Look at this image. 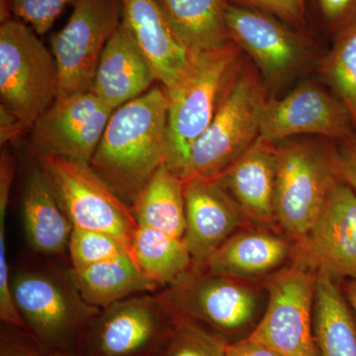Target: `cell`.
Segmentation results:
<instances>
[{
	"label": "cell",
	"instance_id": "7c38bea8",
	"mask_svg": "<svg viewBox=\"0 0 356 356\" xmlns=\"http://www.w3.org/2000/svg\"><path fill=\"white\" fill-rule=\"evenodd\" d=\"M114 110L92 92L56 100L32 129L36 159L58 156L90 165Z\"/></svg>",
	"mask_w": 356,
	"mask_h": 356
},
{
	"label": "cell",
	"instance_id": "30bf717a",
	"mask_svg": "<svg viewBox=\"0 0 356 356\" xmlns=\"http://www.w3.org/2000/svg\"><path fill=\"white\" fill-rule=\"evenodd\" d=\"M123 0H77L67 24L51 38L57 100L92 89L103 51L122 24Z\"/></svg>",
	"mask_w": 356,
	"mask_h": 356
},
{
	"label": "cell",
	"instance_id": "8d00e7d4",
	"mask_svg": "<svg viewBox=\"0 0 356 356\" xmlns=\"http://www.w3.org/2000/svg\"><path fill=\"white\" fill-rule=\"evenodd\" d=\"M343 292L350 303V308L353 309L356 323V280H348L344 286Z\"/></svg>",
	"mask_w": 356,
	"mask_h": 356
},
{
	"label": "cell",
	"instance_id": "2e32d148",
	"mask_svg": "<svg viewBox=\"0 0 356 356\" xmlns=\"http://www.w3.org/2000/svg\"><path fill=\"white\" fill-rule=\"evenodd\" d=\"M184 181L186 226L182 238L193 267L201 268L248 220L216 180L194 177Z\"/></svg>",
	"mask_w": 356,
	"mask_h": 356
},
{
	"label": "cell",
	"instance_id": "cb8c5ba5",
	"mask_svg": "<svg viewBox=\"0 0 356 356\" xmlns=\"http://www.w3.org/2000/svg\"><path fill=\"white\" fill-rule=\"evenodd\" d=\"M192 53L232 43L226 22L229 0H154Z\"/></svg>",
	"mask_w": 356,
	"mask_h": 356
},
{
	"label": "cell",
	"instance_id": "ba28073f",
	"mask_svg": "<svg viewBox=\"0 0 356 356\" xmlns=\"http://www.w3.org/2000/svg\"><path fill=\"white\" fill-rule=\"evenodd\" d=\"M36 159L74 228L113 236L131 254V241L139 227L131 206L118 197L90 165L58 156Z\"/></svg>",
	"mask_w": 356,
	"mask_h": 356
},
{
	"label": "cell",
	"instance_id": "d6a6232c",
	"mask_svg": "<svg viewBox=\"0 0 356 356\" xmlns=\"http://www.w3.org/2000/svg\"><path fill=\"white\" fill-rule=\"evenodd\" d=\"M334 163L337 178L356 193V134L339 142L334 149Z\"/></svg>",
	"mask_w": 356,
	"mask_h": 356
},
{
	"label": "cell",
	"instance_id": "277c9868",
	"mask_svg": "<svg viewBox=\"0 0 356 356\" xmlns=\"http://www.w3.org/2000/svg\"><path fill=\"white\" fill-rule=\"evenodd\" d=\"M267 102L266 84L243 65L210 125L192 147L180 177L213 179L233 165L261 137Z\"/></svg>",
	"mask_w": 356,
	"mask_h": 356
},
{
	"label": "cell",
	"instance_id": "74e56055",
	"mask_svg": "<svg viewBox=\"0 0 356 356\" xmlns=\"http://www.w3.org/2000/svg\"><path fill=\"white\" fill-rule=\"evenodd\" d=\"M43 356H86L79 353H65V351H55V353H47Z\"/></svg>",
	"mask_w": 356,
	"mask_h": 356
},
{
	"label": "cell",
	"instance_id": "d590c367",
	"mask_svg": "<svg viewBox=\"0 0 356 356\" xmlns=\"http://www.w3.org/2000/svg\"><path fill=\"white\" fill-rule=\"evenodd\" d=\"M0 140L1 146L19 137L24 133L25 129L21 126L19 122L15 117L13 116L6 109L0 107Z\"/></svg>",
	"mask_w": 356,
	"mask_h": 356
},
{
	"label": "cell",
	"instance_id": "9a60e30c",
	"mask_svg": "<svg viewBox=\"0 0 356 356\" xmlns=\"http://www.w3.org/2000/svg\"><path fill=\"white\" fill-rule=\"evenodd\" d=\"M300 259L334 280H356V193L337 180L324 209L298 245Z\"/></svg>",
	"mask_w": 356,
	"mask_h": 356
},
{
	"label": "cell",
	"instance_id": "8992f818",
	"mask_svg": "<svg viewBox=\"0 0 356 356\" xmlns=\"http://www.w3.org/2000/svg\"><path fill=\"white\" fill-rule=\"evenodd\" d=\"M159 296L172 313L204 325L229 343L247 339L264 312L261 293L252 281L194 267Z\"/></svg>",
	"mask_w": 356,
	"mask_h": 356
},
{
	"label": "cell",
	"instance_id": "5bb4252c",
	"mask_svg": "<svg viewBox=\"0 0 356 356\" xmlns=\"http://www.w3.org/2000/svg\"><path fill=\"white\" fill-rule=\"evenodd\" d=\"M305 134L337 142L355 135L341 100L315 84H303L281 99L268 100L262 118L261 136L274 144Z\"/></svg>",
	"mask_w": 356,
	"mask_h": 356
},
{
	"label": "cell",
	"instance_id": "83f0119b",
	"mask_svg": "<svg viewBox=\"0 0 356 356\" xmlns=\"http://www.w3.org/2000/svg\"><path fill=\"white\" fill-rule=\"evenodd\" d=\"M229 341L191 318L173 313V327L159 356H227Z\"/></svg>",
	"mask_w": 356,
	"mask_h": 356
},
{
	"label": "cell",
	"instance_id": "ac0fdd59",
	"mask_svg": "<svg viewBox=\"0 0 356 356\" xmlns=\"http://www.w3.org/2000/svg\"><path fill=\"white\" fill-rule=\"evenodd\" d=\"M122 24L168 90L181 81L194 53L182 42L154 0H123Z\"/></svg>",
	"mask_w": 356,
	"mask_h": 356
},
{
	"label": "cell",
	"instance_id": "7a4b0ae2",
	"mask_svg": "<svg viewBox=\"0 0 356 356\" xmlns=\"http://www.w3.org/2000/svg\"><path fill=\"white\" fill-rule=\"evenodd\" d=\"M235 43L195 53L181 81L165 90L168 97L166 165L181 177L196 140L214 118L222 96L243 67Z\"/></svg>",
	"mask_w": 356,
	"mask_h": 356
},
{
	"label": "cell",
	"instance_id": "7402d4cb",
	"mask_svg": "<svg viewBox=\"0 0 356 356\" xmlns=\"http://www.w3.org/2000/svg\"><path fill=\"white\" fill-rule=\"evenodd\" d=\"M316 356H356V323L337 280L317 271L313 314Z\"/></svg>",
	"mask_w": 356,
	"mask_h": 356
},
{
	"label": "cell",
	"instance_id": "f546056e",
	"mask_svg": "<svg viewBox=\"0 0 356 356\" xmlns=\"http://www.w3.org/2000/svg\"><path fill=\"white\" fill-rule=\"evenodd\" d=\"M77 0H1V17L14 16L38 35L49 32L60 14Z\"/></svg>",
	"mask_w": 356,
	"mask_h": 356
},
{
	"label": "cell",
	"instance_id": "f1b7e54d",
	"mask_svg": "<svg viewBox=\"0 0 356 356\" xmlns=\"http://www.w3.org/2000/svg\"><path fill=\"white\" fill-rule=\"evenodd\" d=\"M67 250L74 269L86 268L123 255L131 257L128 248L115 236L76 228L72 229Z\"/></svg>",
	"mask_w": 356,
	"mask_h": 356
},
{
	"label": "cell",
	"instance_id": "ffe728a7",
	"mask_svg": "<svg viewBox=\"0 0 356 356\" xmlns=\"http://www.w3.org/2000/svg\"><path fill=\"white\" fill-rule=\"evenodd\" d=\"M288 238L261 229L236 232L201 269L252 281L280 271L291 255Z\"/></svg>",
	"mask_w": 356,
	"mask_h": 356
},
{
	"label": "cell",
	"instance_id": "d6986e66",
	"mask_svg": "<svg viewBox=\"0 0 356 356\" xmlns=\"http://www.w3.org/2000/svg\"><path fill=\"white\" fill-rule=\"evenodd\" d=\"M156 81L146 56L121 24L103 51L91 91L115 110L145 95Z\"/></svg>",
	"mask_w": 356,
	"mask_h": 356
},
{
	"label": "cell",
	"instance_id": "836d02e7",
	"mask_svg": "<svg viewBox=\"0 0 356 356\" xmlns=\"http://www.w3.org/2000/svg\"><path fill=\"white\" fill-rule=\"evenodd\" d=\"M317 2L325 23L334 32L356 18V0H317Z\"/></svg>",
	"mask_w": 356,
	"mask_h": 356
},
{
	"label": "cell",
	"instance_id": "603a6c76",
	"mask_svg": "<svg viewBox=\"0 0 356 356\" xmlns=\"http://www.w3.org/2000/svg\"><path fill=\"white\" fill-rule=\"evenodd\" d=\"M70 278L84 301L103 309L122 300L154 292L159 285L140 270L130 255L70 270Z\"/></svg>",
	"mask_w": 356,
	"mask_h": 356
},
{
	"label": "cell",
	"instance_id": "4fadbf2b",
	"mask_svg": "<svg viewBox=\"0 0 356 356\" xmlns=\"http://www.w3.org/2000/svg\"><path fill=\"white\" fill-rule=\"evenodd\" d=\"M226 22L232 42L252 58L266 86L283 83L305 60L304 39L275 16L229 2Z\"/></svg>",
	"mask_w": 356,
	"mask_h": 356
},
{
	"label": "cell",
	"instance_id": "d4e9b609",
	"mask_svg": "<svg viewBox=\"0 0 356 356\" xmlns=\"http://www.w3.org/2000/svg\"><path fill=\"white\" fill-rule=\"evenodd\" d=\"M132 211L140 226L184 238L186 226L184 179L163 165L136 199Z\"/></svg>",
	"mask_w": 356,
	"mask_h": 356
},
{
	"label": "cell",
	"instance_id": "5b68a950",
	"mask_svg": "<svg viewBox=\"0 0 356 356\" xmlns=\"http://www.w3.org/2000/svg\"><path fill=\"white\" fill-rule=\"evenodd\" d=\"M22 21L0 26V107L25 131L57 100L58 72L53 53Z\"/></svg>",
	"mask_w": 356,
	"mask_h": 356
},
{
	"label": "cell",
	"instance_id": "1f68e13d",
	"mask_svg": "<svg viewBox=\"0 0 356 356\" xmlns=\"http://www.w3.org/2000/svg\"><path fill=\"white\" fill-rule=\"evenodd\" d=\"M8 327L1 332L0 356H43L47 353L29 332Z\"/></svg>",
	"mask_w": 356,
	"mask_h": 356
},
{
	"label": "cell",
	"instance_id": "4316f807",
	"mask_svg": "<svg viewBox=\"0 0 356 356\" xmlns=\"http://www.w3.org/2000/svg\"><path fill=\"white\" fill-rule=\"evenodd\" d=\"M322 72L356 128V18L336 32Z\"/></svg>",
	"mask_w": 356,
	"mask_h": 356
},
{
	"label": "cell",
	"instance_id": "44dd1931",
	"mask_svg": "<svg viewBox=\"0 0 356 356\" xmlns=\"http://www.w3.org/2000/svg\"><path fill=\"white\" fill-rule=\"evenodd\" d=\"M22 215L26 238L35 252L57 255L67 250L74 226L38 161L26 177Z\"/></svg>",
	"mask_w": 356,
	"mask_h": 356
},
{
	"label": "cell",
	"instance_id": "52a82bcc",
	"mask_svg": "<svg viewBox=\"0 0 356 356\" xmlns=\"http://www.w3.org/2000/svg\"><path fill=\"white\" fill-rule=\"evenodd\" d=\"M337 180L334 149L307 140L278 146L276 222L297 245L310 233Z\"/></svg>",
	"mask_w": 356,
	"mask_h": 356
},
{
	"label": "cell",
	"instance_id": "9c48e42d",
	"mask_svg": "<svg viewBox=\"0 0 356 356\" xmlns=\"http://www.w3.org/2000/svg\"><path fill=\"white\" fill-rule=\"evenodd\" d=\"M317 271L299 259L270 275L267 303L247 337L282 356H316L313 314Z\"/></svg>",
	"mask_w": 356,
	"mask_h": 356
},
{
	"label": "cell",
	"instance_id": "484cf974",
	"mask_svg": "<svg viewBox=\"0 0 356 356\" xmlns=\"http://www.w3.org/2000/svg\"><path fill=\"white\" fill-rule=\"evenodd\" d=\"M131 257L140 270L159 286L175 284L193 267L184 238L140 225L131 241Z\"/></svg>",
	"mask_w": 356,
	"mask_h": 356
},
{
	"label": "cell",
	"instance_id": "3957f363",
	"mask_svg": "<svg viewBox=\"0 0 356 356\" xmlns=\"http://www.w3.org/2000/svg\"><path fill=\"white\" fill-rule=\"evenodd\" d=\"M14 303L28 332L46 353H77L100 309L84 301L69 275L21 269L11 276Z\"/></svg>",
	"mask_w": 356,
	"mask_h": 356
},
{
	"label": "cell",
	"instance_id": "e0dca14e",
	"mask_svg": "<svg viewBox=\"0 0 356 356\" xmlns=\"http://www.w3.org/2000/svg\"><path fill=\"white\" fill-rule=\"evenodd\" d=\"M277 168L278 145L261 136L241 158L213 179L248 221L268 226L276 222Z\"/></svg>",
	"mask_w": 356,
	"mask_h": 356
},
{
	"label": "cell",
	"instance_id": "4dcf8cb0",
	"mask_svg": "<svg viewBox=\"0 0 356 356\" xmlns=\"http://www.w3.org/2000/svg\"><path fill=\"white\" fill-rule=\"evenodd\" d=\"M231 3L259 9L301 29L305 26V0H229Z\"/></svg>",
	"mask_w": 356,
	"mask_h": 356
},
{
	"label": "cell",
	"instance_id": "8fae6325",
	"mask_svg": "<svg viewBox=\"0 0 356 356\" xmlns=\"http://www.w3.org/2000/svg\"><path fill=\"white\" fill-rule=\"evenodd\" d=\"M172 327L173 313L159 295H137L100 312L89 329L81 353L159 356Z\"/></svg>",
	"mask_w": 356,
	"mask_h": 356
},
{
	"label": "cell",
	"instance_id": "6da1fadb",
	"mask_svg": "<svg viewBox=\"0 0 356 356\" xmlns=\"http://www.w3.org/2000/svg\"><path fill=\"white\" fill-rule=\"evenodd\" d=\"M168 97L154 86L115 109L90 168L132 208L168 156Z\"/></svg>",
	"mask_w": 356,
	"mask_h": 356
},
{
	"label": "cell",
	"instance_id": "e575fe53",
	"mask_svg": "<svg viewBox=\"0 0 356 356\" xmlns=\"http://www.w3.org/2000/svg\"><path fill=\"white\" fill-rule=\"evenodd\" d=\"M227 356H282L264 344L248 339L229 343Z\"/></svg>",
	"mask_w": 356,
	"mask_h": 356
}]
</instances>
